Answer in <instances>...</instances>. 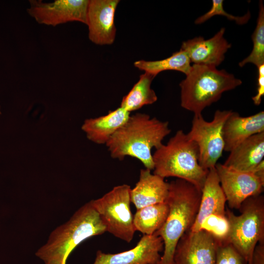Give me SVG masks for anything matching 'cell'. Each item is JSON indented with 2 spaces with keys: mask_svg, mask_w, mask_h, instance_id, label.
I'll use <instances>...</instances> for the list:
<instances>
[{
  "mask_svg": "<svg viewBox=\"0 0 264 264\" xmlns=\"http://www.w3.org/2000/svg\"><path fill=\"white\" fill-rule=\"evenodd\" d=\"M166 202L169 211L162 226L154 234L161 238L163 253L156 264H175L174 255L181 238L190 230L196 220L201 191L179 178L169 183Z\"/></svg>",
  "mask_w": 264,
  "mask_h": 264,
  "instance_id": "2",
  "label": "cell"
},
{
  "mask_svg": "<svg viewBox=\"0 0 264 264\" xmlns=\"http://www.w3.org/2000/svg\"><path fill=\"white\" fill-rule=\"evenodd\" d=\"M88 0H30L28 14L40 24L55 26L77 21L86 24Z\"/></svg>",
  "mask_w": 264,
  "mask_h": 264,
  "instance_id": "10",
  "label": "cell"
},
{
  "mask_svg": "<svg viewBox=\"0 0 264 264\" xmlns=\"http://www.w3.org/2000/svg\"><path fill=\"white\" fill-rule=\"evenodd\" d=\"M134 66L155 76L163 71L169 70L178 71L187 75L192 67L187 54L181 49L164 59L151 61L139 60L134 63Z\"/></svg>",
  "mask_w": 264,
  "mask_h": 264,
  "instance_id": "22",
  "label": "cell"
},
{
  "mask_svg": "<svg viewBox=\"0 0 264 264\" xmlns=\"http://www.w3.org/2000/svg\"><path fill=\"white\" fill-rule=\"evenodd\" d=\"M216 242L215 264H247L244 258L230 243Z\"/></svg>",
  "mask_w": 264,
  "mask_h": 264,
  "instance_id": "26",
  "label": "cell"
},
{
  "mask_svg": "<svg viewBox=\"0 0 264 264\" xmlns=\"http://www.w3.org/2000/svg\"><path fill=\"white\" fill-rule=\"evenodd\" d=\"M155 76L148 72L141 75L129 92L123 97L120 107L129 112L155 102L157 97L151 86Z\"/></svg>",
  "mask_w": 264,
  "mask_h": 264,
  "instance_id": "21",
  "label": "cell"
},
{
  "mask_svg": "<svg viewBox=\"0 0 264 264\" xmlns=\"http://www.w3.org/2000/svg\"><path fill=\"white\" fill-rule=\"evenodd\" d=\"M216 66L192 65L189 73L179 84L180 105L194 115L201 114L207 107L218 101L223 93L235 89L242 81Z\"/></svg>",
  "mask_w": 264,
  "mask_h": 264,
  "instance_id": "5",
  "label": "cell"
},
{
  "mask_svg": "<svg viewBox=\"0 0 264 264\" xmlns=\"http://www.w3.org/2000/svg\"><path fill=\"white\" fill-rule=\"evenodd\" d=\"M169 211L166 201L147 206L136 210L133 222L135 231L152 235L165 222Z\"/></svg>",
  "mask_w": 264,
  "mask_h": 264,
  "instance_id": "20",
  "label": "cell"
},
{
  "mask_svg": "<svg viewBox=\"0 0 264 264\" xmlns=\"http://www.w3.org/2000/svg\"><path fill=\"white\" fill-rule=\"evenodd\" d=\"M209 233L217 242H227L230 225L226 215L211 214L202 221L200 230Z\"/></svg>",
  "mask_w": 264,
  "mask_h": 264,
  "instance_id": "24",
  "label": "cell"
},
{
  "mask_svg": "<svg viewBox=\"0 0 264 264\" xmlns=\"http://www.w3.org/2000/svg\"><path fill=\"white\" fill-rule=\"evenodd\" d=\"M106 232V227L90 200L68 221L53 230L46 243L35 254L44 264H66L69 255L80 243Z\"/></svg>",
  "mask_w": 264,
  "mask_h": 264,
  "instance_id": "3",
  "label": "cell"
},
{
  "mask_svg": "<svg viewBox=\"0 0 264 264\" xmlns=\"http://www.w3.org/2000/svg\"><path fill=\"white\" fill-rule=\"evenodd\" d=\"M169 183L147 169L140 170L139 180L130 191L131 201L136 210L166 201Z\"/></svg>",
  "mask_w": 264,
  "mask_h": 264,
  "instance_id": "16",
  "label": "cell"
},
{
  "mask_svg": "<svg viewBox=\"0 0 264 264\" xmlns=\"http://www.w3.org/2000/svg\"><path fill=\"white\" fill-rule=\"evenodd\" d=\"M216 242L206 231L189 230L181 238L175 255V264H215Z\"/></svg>",
  "mask_w": 264,
  "mask_h": 264,
  "instance_id": "13",
  "label": "cell"
},
{
  "mask_svg": "<svg viewBox=\"0 0 264 264\" xmlns=\"http://www.w3.org/2000/svg\"><path fill=\"white\" fill-rule=\"evenodd\" d=\"M163 250L161 238L155 234L143 235L132 248L117 253L98 250L92 264H156Z\"/></svg>",
  "mask_w": 264,
  "mask_h": 264,
  "instance_id": "12",
  "label": "cell"
},
{
  "mask_svg": "<svg viewBox=\"0 0 264 264\" xmlns=\"http://www.w3.org/2000/svg\"><path fill=\"white\" fill-rule=\"evenodd\" d=\"M198 158L197 144L182 130H178L153 154V173L164 178L185 180L201 191L208 170L200 165Z\"/></svg>",
  "mask_w": 264,
  "mask_h": 264,
  "instance_id": "4",
  "label": "cell"
},
{
  "mask_svg": "<svg viewBox=\"0 0 264 264\" xmlns=\"http://www.w3.org/2000/svg\"><path fill=\"white\" fill-rule=\"evenodd\" d=\"M226 202V197L220 186L216 168H211L208 170L201 190L199 209L190 231H200L202 221L210 215H225Z\"/></svg>",
  "mask_w": 264,
  "mask_h": 264,
  "instance_id": "17",
  "label": "cell"
},
{
  "mask_svg": "<svg viewBox=\"0 0 264 264\" xmlns=\"http://www.w3.org/2000/svg\"><path fill=\"white\" fill-rule=\"evenodd\" d=\"M119 0H89L87 23L89 39L98 45L111 44L115 39L114 15Z\"/></svg>",
  "mask_w": 264,
  "mask_h": 264,
  "instance_id": "11",
  "label": "cell"
},
{
  "mask_svg": "<svg viewBox=\"0 0 264 264\" xmlns=\"http://www.w3.org/2000/svg\"><path fill=\"white\" fill-rule=\"evenodd\" d=\"M130 116V112L120 107L106 115L86 119L81 129L88 140L97 144H106Z\"/></svg>",
  "mask_w": 264,
  "mask_h": 264,
  "instance_id": "19",
  "label": "cell"
},
{
  "mask_svg": "<svg viewBox=\"0 0 264 264\" xmlns=\"http://www.w3.org/2000/svg\"><path fill=\"white\" fill-rule=\"evenodd\" d=\"M225 30L221 28L207 40L199 36L184 41L180 49L186 52L191 63L217 67L224 61L225 53L231 47L224 37Z\"/></svg>",
  "mask_w": 264,
  "mask_h": 264,
  "instance_id": "14",
  "label": "cell"
},
{
  "mask_svg": "<svg viewBox=\"0 0 264 264\" xmlns=\"http://www.w3.org/2000/svg\"><path fill=\"white\" fill-rule=\"evenodd\" d=\"M251 264H264V242H259L256 245Z\"/></svg>",
  "mask_w": 264,
  "mask_h": 264,
  "instance_id": "28",
  "label": "cell"
},
{
  "mask_svg": "<svg viewBox=\"0 0 264 264\" xmlns=\"http://www.w3.org/2000/svg\"><path fill=\"white\" fill-rule=\"evenodd\" d=\"M264 132V111L248 116H241L232 111L223 127L224 151L230 152L250 136Z\"/></svg>",
  "mask_w": 264,
  "mask_h": 264,
  "instance_id": "15",
  "label": "cell"
},
{
  "mask_svg": "<svg viewBox=\"0 0 264 264\" xmlns=\"http://www.w3.org/2000/svg\"><path fill=\"white\" fill-rule=\"evenodd\" d=\"M231 112L217 110L210 122L206 121L202 114L194 115L191 130L187 134L198 145V162L206 170L215 167L224 151L223 127Z\"/></svg>",
  "mask_w": 264,
  "mask_h": 264,
  "instance_id": "8",
  "label": "cell"
},
{
  "mask_svg": "<svg viewBox=\"0 0 264 264\" xmlns=\"http://www.w3.org/2000/svg\"><path fill=\"white\" fill-rule=\"evenodd\" d=\"M171 132L167 121L142 113L130 115L106 144L111 157L122 160L127 156L136 158L150 170L154 164L152 150L157 149Z\"/></svg>",
  "mask_w": 264,
  "mask_h": 264,
  "instance_id": "1",
  "label": "cell"
},
{
  "mask_svg": "<svg viewBox=\"0 0 264 264\" xmlns=\"http://www.w3.org/2000/svg\"><path fill=\"white\" fill-rule=\"evenodd\" d=\"M264 132L246 139L230 152L223 164L241 172H252L264 160Z\"/></svg>",
  "mask_w": 264,
  "mask_h": 264,
  "instance_id": "18",
  "label": "cell"
},
{
  "mask_svg": "<svg viewBox=\"0 0 264 264\" xmlns=\"http://www.w3.org/2000/svg\"><path fill=\"white\" fill-rule=\"evenodd\" d=\"M131 189L127 184L116 186L100 198L91 200L106 232L128 243L135 232L130 208Z\"/></svg>",
  "mask_w": 264,
  "mask_h": 264,
  "instance_id": "7",
  "label": "cell"
},
{
  "mask_svg": "<svg viewBox=\"0 0 264 264\" xmlns=\"http://www.w3.org/2000/svg\"><path fill=\"white\" fill-rule=\"evenodd\" d=\"M215 168L220 186L230 208L239 209L249 197L262 194L264 179L253 171L241 172L217 163Z\"/></svg>",
  "mask_w": 264,
  "mask_h": 264,
  "instance_id": "9",
  "label": "cell"
},
{
  "mask_svg": "<svg viewBox=\"0 0 264 264\" xmlns=\"http://www.w3.org/2000/svg\"><path fill=\"white\" fill-rule=\"evenodd\" d=\"M251 38L253 44L252 50L239 63L241 67L248 63H252L257 67L264 64V6L262 1L259 2L257 25Z\"/></svg>",
  "mask_w": 264,
  "mask_h": 264,
  "instance_id": "23",
  "label": "cell"
},
{
  "mask_svg": "<svg viewBox=\"0 0 264 264\" xmlns=\"http://www.w3.org/2000/svg\"><path fill=\"white\" fill-rule=\"evenodd\" d=\"M236 215L228 208L225 215L230 225L227 242L231 244L251 264L254 249L264 242V197L262 194L248 198L241 204Z\"/></svg>",
  "mask_w": 264,
  "mask_h": 264,
  "instance_id": "6",
  "label": "cell"
},
{
  "mask_svg": "<svg viewBox=\"0 0 264 264\" xmlns=\"http://www.w3.org/2000/svg\"><path fill=\"white\" fill-rule=\"evenodd\" d=\"M258 68L257 89L256 94L252 99L255 105H259L264 95V64Z\"/></svg>",
  "mask_w": 264,
  "mask_h": 264,
  "instance_id": "27",
  "label": "cell"
},
{
  "mask_svg": "<svg viewBox=\"0 0 264 264\" xmlns=\"http://www.w3.org/2000/svg\"><path fill=\"white\" fill-rule=\"evenodd\" d=\"M1 109H0V114H1Z\"/></svg>",
  "mask_w": 264,
  "mask_h": 264,
  "instance_id": "29",
  "label": "cell"
},
{
  "mask_svg": "<svg viewBox=\"0 0 264 264\" xmlns=\"http://www.w3.org/2000/svg\"><path fill=\"white\" fill-rule=\"evenodd\" d=\"M216 15L225 16L227 19L233 21L239 25L246 24L251 17L249 11L242 16H236L229 14L223 8V0H213L210 9L204 14L195 20V23L197 24H201Z\"/></svg>",
  "mask_w": 264,
  "mask_h": 264,
  "instance_id": "25",
  "label": "cell"
}]
</instances>
